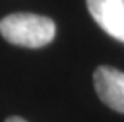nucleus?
<instances>
[{"instance_id": "f257e3e1", "label": "nucleus", "mask_w": 124, "mask_h": 122, "mask_svg": "<svg viewBox=\"0 0 124 122\" xmlns=\"http://www.w3.org/2000/svg\"><path fill=\"white\" fill-rule=\"evenodd\" d=\"M0 33L7 41L18 46L41 48L54 40L56 24L46 16L13 13L0 21Z\"/></svg>"}, {"instance_id": "7ed1b4c3", "label": "nucleus", "mask_w": 124, "mask_h": 122, "mask_svg": "<svg viewBox=\"0 0 124 122\" xmlns=\"http://www.w3.org/2000/svg\"><path fill=\"white\" fill-rule=\"evenodd\" d=\"M86 3L94 21L124 43V0H86Z\"/></svg>"}, {"instance_id": "20e7f679", "label": "nucleus", "mask_w": 124, "mask_h": 122, "mask_svg": "<svg viewBox=\"0 0 124 122\" xmlns=\"http://www.w3.org/2000/svg\"><path fill=\"white\" fill-rule=\"evenodd\" d=\"M5 122H27V121H24L22 117H18V116H11V117H8Z\"/></svg>"}, {"instance_id": "f03ea898", "label": "nucleus", "mask_w": 124, "mask_h": 122, "mask_svg": "<svg viewBox=\"0 0 124 122\" xmlns=\"http://www.w3.org/2000/svg\"><path fill=\"white\" fill-rule=\"evenodd\" d=\"M99 98L118 113H124V73L113 67H99L94 72Z\"/></svg>"}]
</instances>
